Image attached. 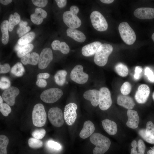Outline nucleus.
<instances>
[{"label":"nucleus","mask_w":154,"mask_h":154,"mask_svg":"<svg viewBox=\"0 0 154 154\" xmlns=\"http://www.w3.org/2000/svg\"><path fill=\"white\" fill-rule=\"evenodd\" d=\"M90 142L96 146L93 151V154H103L109 148L111 141L108 137L99 133H93L90 137Z\"/></svg>","instance_id":"1"},{"label":"nucleus","mask_w":154,"mask_h":154,"mask_svg":"<svg viewBox=\"0 0 154 154\" xmlns=\"http://www.w3.org/2000/svg\"><path fill=\"white\" fill-rule=\"evenodd\" d=\"M113 50V47L111 44L107 43L102 44L95 54L94 58L95 63L100 66L105 65Z\"/></svg>","instance_id":"2"},{"label":"nucleus","mask_w":154,"mask_h":154,"mask_svg":"<svg viewBox=\"0 0 154 154\" xmlns=\"http://www.w3.org/2000/svg\"><path fill=\"white\" fill-rule=\"evenodd\" d=\"M118 30L122 39L126 44L130 45L134 43L136 38L135 34L127 22L121 23Z\"/></svg>","instance_id":"3"},{"label":"nucleus","mask_w":154,"mask_h":154,"mask_svg":"<svg viewBox=\"0 0 154 154\" xmlns=\"http://www.w3.org/2000/svg\"><path fill=\"white\" fill-rule=\"evenodd\" d=\"M32 119L33 125L38 127H41L45 124L46 120V114L44 106L38 103L34 107Z\"/></svg>","instance_id":"4"},{"label":"nucleus","mask_w":154,"mask_h":154,"mask_svg":"<svg viewBox=\"0 0 154 154\" xmlns=\"http://www.w3.org/2000/svg\"><path fill=\"white\" fill-rule=\"evenodd\" d=\"M90 18L93 26L97 31H103L107 29V22L103 16L99 11H93L90 15Z\"/></svg>","instance_id":"5"},{"label":"nucleus","mask_w":154,"mask_h":154,"mask_svg":"<svg viewBox=\"0 0 154 154\" xmlns=\"http://www.w3.org/2000/svg\"><path fill=\"white\" fill-rule=\"evenodd\" d=\"M63 94L62 91L57 88H52L44 91L40 95V98L47 103H54L58 100Z\"/></svg>","instance_id":"6"},{"label":"nucleus","mask_w":154,"mask_h":154,"mask_svg":"<svg viewBox=\"0 0 154 154\" xmlns=\"http://www.w3.org/2000/svg\"><path fill=\"white\" fill-rule=\"evenodd\" d=\"M83 68L81 65L76 66L71 70L70 77L75 82L80 84H83L88 81L89 76L83 72Z\"/></svg>","instance_id":"7"},{"label":"nucleus","mask_w":154,"mask_h":154,"mask_svg":"<svg viewBox=\"0 0 154 154\" xmlns=\"http://www.w3.org/2000/svg\"><path fill=\"white\" fill-rule=\"evenodd\" d=\"M48 119L50 123L54 126L60 127L64 123L62 112L58 107L50 108L48 114Z\"/></svg>","instance_id":"8"},{"label":"nucleus","mask_w":154,"mask_h":154,"mask_svg":"<svg viewBox=\"0 0 154 154\" xmlns=\"http://www.w3.org/2000/svg\"><path fill=\"white\" fill-rule=\"evenodd\" d=\"M77 106L74 103H70L65 107L64 117L66 123L68 125H72L75 122L77 117L76 111Z\"/></svg>","instance_id":"9"},{"label":"nucleus","mask_w":154,"mask_h":154,"mask_svg":"<svg viewBox=\"0 0 154 154\" xmlns=\"http://www.w3.org/2000/svg\"><path fill=\"white\" fill-rule=\"evenodd\" d=\"M63 20L65 24L70 28H77L81 25V21L77 16V14L70 11L64 12Z\"/></svg>","instance_id":"10"},{"label":"nucleus","mask_w":154,"mask_h":154,"mask_svg":"<svg viewBox=\"0 0 154 154\" xmlns=\"http://www.w3.org/2000/svg\"><path fill=\"white\" fill-rule=\"evenodd\" d=\"M99 91L100 96L99 106L101 110L105 111L109 108L112 104L111 93L109 89L105 87L101 88Z\"/></svg>","instance_id":"11"},{"label":"nucleus","mask_w":154,"mask_h":154,"mask_svg":"<svg viewBox=\"0 0 154 154\" xmlns=\"http://www.w3.org/2000/svg\"><path fill=\"white\" fill-rule=\"evenodd\" d=\"M53 58L52 50L48 48L44 49L39 55L38 63V68L40 69L46 68L52 60Z\"/></svg>","instance_id":"12"},{"label":"nucleus","mask_w":154,"mask_h":154,"mask_svg":"<svg viewBox=\"0 0 154 154\" xmlns=\"http://www.w3.org/2000/svg\"><path fill=\"white\" fill-rule=\"evenodd\" d=\"M19 93V90L17 88L11 86L4 91L2 95L3 100L9 105L13 106L16 97Z\"/></svg>","instance_id":"13"},{"label":"nucleus","mask_w":154,"mask_h":154,"mask_svg":"<svg viewBox=\"0 0 154 154\" xmlns=\"http://www.w3.org/2000/svg\"><path fill=\"white\" fill-rule=\"evenodd\" d=\"M150 93L149 86L145 84H141L138 86L135 93V99L138 103L144 104L147 100Z\"/></svg>","instance_id":"14"},{"label":"nucleus","mask_w":154,"mask_h":154,"mask_svg":"<svg viewBox=\"0 0 154 154\" xmlns=\"http://www.w3.org/2000/svg\"><path fill=\"white\" fill-rule=\"evenodd\" d=\"M134 15L137 18L141 19H151L154 18V8L140 7L134 11Z\"/></svg>","instance_id":"15"},{"label":"nucleus","mask_w":154,"mask_h":154,"mask_svg":"<svg viewBox=\"0 0 154 154\" xmlns=\"http://www.w3.org/2000/svg\"><path fill=\"white\" fill-rule=\"evenodd\" d=\"M100 96L99 91L96 89L89 90L86 91L83 94V97L86 100L90 101L94 106L99 105Z\"/></svg>","instance_id":"16"},{"label":"nucleus","mask_w":154,"mask_h":154,"mask_svg":"<svg viewBox=\"0 0 154 154\" xmlns=\"http://www.w3.org/2000/svg\"><path fill=\"white\" fill-rule=\"evenodd\" d=\"M99 41H95L86 44L82 48V52L85 56H90L95 54L102 44Z\"/></svg>","instance_id":"17"},{"label":"nucleus","mask_w":154,"mask_h":154,"mask_svg":"<svg viewBox=\"0 0 154 154\" xmlns=\"http://www.w3.org/2000/svg\"><path fill=\"white\" fill-rule=\"evenodd\" d=\"M128 120L126 125L128 127L132 129L137 127L139 121V117L137 112L132 110H128L127 112Z\"/></svg>","instance_id":"18"},{"label":"nucleus","mask_w":154,"mask_h":154,"mask_svg":"<svg viewBox=\"0 0 154 154\" xmlns=\"http://www.w3.org/2000/svg\"><path fill=\"white\" fill-rule=\"evenodd\" d=\"M95 130L94 123L90 121H86L84 123L83 128L80 133L79 136L82 139H86L90 136Z\"/></svg>","instance_id":"19"},{"label":"nucleus","mask_w":154,"mask_h":154,"mask_svg":"<svg viewBox=\"0 0 154 154\" xmlns=\"http://www.w3.org/2000/svg\"><path fill=\"white\" fill-rule=\"evenodd\" d=\"M47 16L46 12L40 8H36L34 13L31 14L30 19L32 22L37 25L40 24L42 22L43 19Z\"/></svg>","instance_id":"20"},{"label":"nucleus","mask_w":154,"mask_h":154,"mask_svg":"<svg viewBox=\"0 0 154 154\" xmlns=\"http://www.w3.org/2000/svg\"><path fill=\"white\" fill-rule=\"evenodd\" d=\"M117 102L118 105L128 110H131L135 105L132 98L127 95L119 96L117 98Z\"/></svg>","instance_id":"21"},{"label":"nucleus","mask_w":154,"mask_h":154,"mask_svg":"<svg viewBox=\"0 0 154 154\" xmlns=\"http://www.w3.org/2000/svg\"><path fill=\"white\" fill-rule=\"evenodd\" d=\"M102 122L103 128L109 134L113 135L116 133L117 126L115 122L108 119L102 120Z\"/></svg>","instance_id":"22"},{"label":"nucleus","mask_w":154,"mask_h":154,"mask_svg":"<svg viewBox=\"0 0 154 154\" xmlns=\"http://www.w3.org/2000/svg\"><path fill=\"white\" fill-rule=\"evenodd\" d=\"M68 36L79 42H84L86 39L84 34L81 31L76 29L68 28L66 31Z\"/></svg>","instance_id":"23"},{"label":"nucleus","mask_w":154,"mask_h":154,"mask_svg":"<svg viewBox=\"0 0 154 154\" xmlns=\"http://www.w3.org/2000/svg\"><path fill=\"white\" fill-rule=\"evenodd\" d=\"M39 56L38 54L33 52L31 54L28 53L21 58V61L25 65L29 64L35 65L38 63Z\"/></svg>","instance_id":"24"},{"label":"nucleus","mask_w":154,"mask_h":154,"mask_svg":"<svg viewBox=\"0 0 154 154\" xmlns=\"http://www.w3.org/2000/svg\"><path fill=\"white\" fill-rule=\"evenodd\" d=\"M8 28L9 21L7 20H4L0 25V29L2 34L1 41L4 44H7L9 41Z\"/></svg>","instance_id":"25"},{"label":"nucleus","mask_w":154,"mask_h":154,"mask_svg":"<svg viewBox=\"0 0 154 154\" xmlns=\"http://www.w3.org/2000/svg\"><path fill=\"white\" fill-rule=\"evenodd\" d=\"M67 72L64 70L58 71L54 76V79L56 83L59 86H62L66 81Z\"/></svg>","instance_id":"26"},{"label":"nucleus","mask_w":154,"mask_h":154,"mask_svg":"<svg viewBox=\"0 0 154 154\" xmlns=\"http://www.w3.org/2000/svg\"><path fill=\"white\" fill-rule=\"evenodd\" d=\"M20 21V16L17 13L15 12L13 15L11 14L9 20V31H12L14 26L19 23Z\"/></svg>","instance_id":"27"},{"label":"nucleus","mask_w":154,"mask_h":154,"mask_svg":"<svg viewBox=\"0 0 154 154\" xmlns=\"http://www.w3.org/2000/svg\"><path fill=\"white\" fill-rule=\"evenodd\" d=\"M35 35V34L34 32L29 33L20 38L18 40L17 43L22 45L29 44L34 39Z\"/></svg>","instance_id":"28"},{"label":"nucleus","mask_w":154,"mask_h":154,"mask_svg":"<svg viewBox=\"0 0 154 154\" xmlns=\"http://www.w3.org/2000/svg\"><path fill=\"white\" fill-rule=\"evenodd\" d=\"M11 71V73L14 76L20 77L23 74L25 69L21 63L18 62L12 67Z\"/></svg>","instance_id":"29"},{"label":"nucleus","mask_w":154,"mask_h":154,"mask_svg":"<svg viewBox=\"0 0 154 154\" xmlns=\"http://www.w3.org/2000/svg\"><path fill=\"white\" fill-rule=\"evenodd\" d=\"M115 69L117 74L121 77H125L128 74V69L127 67L121 63L117 64L115 67Z\"/></svg>","instance_id":"30"},{"label":"nucleus","mask_w":154,"mask_h":154,"mask_svg":"<svg viewBox=\"0 0 154 154\" xmlns=\"http://www.w3.org/2000/svg\"><path fill=\"white\" fill-rule=\"evenodd\" d=\"M9 139L5 135H0V154H7V147L8 144Z\"/></svg>","instance_id":"31"},{"label":"nucleus","mask_w":154,"mask_h":154,"mask_svg":"<svg viewBox=\"0 0 154 154\" xmlns=\"http://www.w3.org/2000/svg\"><path fill=\"white\" fill-rule=\"evenodd\" d=\"M33 48L34 46L32 44H29L25 45L17 52V55L19 58H22L30 52Z\"/></svg>","instance_id":"32"},{"label":"nucleus","mask_w":154,"mask_h":154,"mask_svg":"<svg viewBox=\"0 0 154 154\" xmlns=\"http://www.w3.org/2000/svg\"><path fill=\"white\" fill-rule=\"evenodd\" d=\"M28 143L29 146L33 149L40 148L43 145V142L42 141L35 138H30L28 140Z\"/></svg>","instance_id":"33"},{"label":"nucleus","mask_w":154,"mask_h":154,"mask_svg":"<svg viewBox=\"0 0 154 154\" xmlns=\"http://www.w3.org/2000/svg\"><path fill=\"white\" fill-rule=\"evenodd\" d=\"M145 131L148 137L154 139V125L151 121H149L147 123Z\"/></svg>","instance_id":"34"},{"label":"nucleus","mask_w":154,"mask_h":154,"mask_svg":"<svg viewBox=\"0 0 154 154\" xmlns=\"http://www.w3.org/2000/svg\"><path fill=\"white\" fill-rule=\"evenodd\" d=\"M131 86L129 82H124L120 88V91L122 95L126 96L129 94L131 90Z\"/></svg>","instance_id":"35"},{"label":"nucleus","mask_w":154,"mask_h":154,"mask_svg":"<svg viewBox=\"0 0 154 154\" xmlns=\"http://www.w3.org/2000/svg\"><path fill=\"white\" fill-rule=\"evenodd\" d=\"M46 133L45 129H40L34 130L31 134L34 138L40 139H42Z\"/></svg>","instance_id":"36"},{"label":"nucleus","mask_w":154,"mask_h":154,"mask_svg":"<svg viewBox=\"0 0 154 154\" xmlns=\"http://www.w3.org/2000/svg\"><path fill=\"white\" fill-rule=\"evenodd\" d=\"M11 82L9 79L7 77H1L0 81V88L2 90H6L10 87Z\"/></svg>","instance_id":"37"},{"label":"nucleus","mask_w":154,"mask_h":154,"mask_svg":"<svg viewBox=\"0 0 154 154\" xmlns=\"http://www.w3.org/2000/svg\"><path fill=\"white\" fill-rule=\"evenodd\" d=\"M0 111L3 116H7L11 112V109L8 104L3 103L0 105Z\"/></svg>","instance_id":"38"},{"label":"nucleus","mask_w":154,"mask_h":154,"mask_svg":"<svg viewBox=\"0 0 154 154\" xmlns=\"http://www.w3.org/2000/svg\"><path fill=\"white\" fill-rule=\"evenodd\" d=\"M139 135L147 142L151 144H154V139L148 137L146 135L145 129H142L139 131Z\"/></svg>","instance_id":"39"},{"label":"nucleus","mask_w":154,"mask_h":154,"mask_svg":"<svg viewBox=\"0 0 154 154\" xmlns=\"http://www.w3.org/2000/svg\"><path fill=\"white\" fill-rule=\"evenodd\" d=\"M145 75L148 79L152 82H154V74L152 70L149 67H146L144 69Z\"/></svg>","instance_id":"40"},{"label":"nucleus","mask_w":154,"mask_h":154,"mask_svg":"<svg viewBox=\"0 0 154 154\" xmlns=\"http://www.w3.org/2000/svg\"><path fill=\"white\" fill-rule=\"evenodd\" d=\"M47 144L49 148L56 150H60L62 147L59 143L52 140L48 141Z\"/></svg>","instance_id":"41"},{"label":"nucleus","mask_w":154,"mask_h":154,"mask_svg":"<svg viewBox=\"0 0 154 154\" xmlns=\"http://www.w3.org/2000/svg\"><path fill=\"white\" fill-rule=\"evenodd\" d=\"M137 147L138 151L137 154H144L145 149V145L143 141L142 140L139 139L137 143Z\"/></svg>","instance_id":"42"},{"label":"nucleus","mask_w":154,"mask_h":154,"mask_svg":"<svg viewBox=\"0 0 154 154\" xmlns=\"http://www.w3.org/2000/svg\"><path fill=\"white\" fill-rule=\"evenodd\" d=\"M31 30L29 26L19 27L17 30V33L19 37H21L25 34Z\"/></svg>","instance_id":"43"},{"label":"nucleus","mask_w":154,"mask_h":154,"mask_svg":"<svg viewBox=\"0 0 154 154\" xmlns=\"http://www.w3.org/2000/svg\"><path fill=\"white\" fill-rule=\"evenodd\" d=\"M142 71L143 68L141 66H137L135 67V73L133 75V78L135 80H138L140 78Z\"/></svg>","instance_id":"44"},{"label":"nucleus","mask_w":154,"mask_h":154,"mask_svg":"<svg viewBox=\"0 0 154 154\" xmlns=\"http://www.w3.org/2000/svg\"><path fill=\"white\" fill-rule=\"evenodd\" d=\"M59 51L63 54H66L69 52L70 48L65 42H62L60 43Z\"/></svg>","instance_id":"45"},{"label":"nucleus","mask_w":154,"mask_h":154,"mask_svg":"<svg viewBox=\"0 0 154 154\" xmlns=\"http://www.w3.org/2000/svg\"><path fill=\"white\" fill-rule=\"evenodd\" d=\"M31 1L35 5L40 7H45L48 2L46 0H32Z\"/></svg>","instance_id":"46"},{"label":"nucleus","mask_w":154,"mask_h":154,"mask_svg":"<svg viewBox=\"0 0 154 154\" xmlns=\"http://www.w3.org/2000/svg\"><path fill=\"white\" fill-rule=\"evenodd\" d=\"M0 73L4 74L7 73L10 70V66L7 63L3 65L0 64Z\"/></svg>","instance_id":"47"},{"label":"nucleus","mask_w":154,"mask_h":154,"mask_svg":"<svg viewBox=\"0 0 154 154\" xmlns=\"http://www.w3.org/2000/svg\"><path fill=\"white\" fill-rule=\"evenodd\" d=\"M61 42L58 40H55L53 41L51 44L52 48L54 50H59Z\"/></svg>","instance_id":"48"},{"label":"nucleus","mask_w":154,"mask_h":154,"mask_svg":"<svg viewBox=\"0 0 154 154\" xmlns=\"http://www.w3.org/2000/svg\"><path fill=\"white\" fill-rule=\"evenodd\" d=\"M36 84L41 88L45 87L47 85V82L46 80L43 79H38L36 82Z\"/></svg>","instance_id":"49"},{"label":"nucleus","mask_w":154,"mask_h":154,"mask_svg":"<svg viewBox=\"0 0 154 154\" xmlns=\"http://www.w3.org/2000/svg\"><path fill=\"white\" fill-rule=\"evenodd\" d=\"M50 76V74L47 73H41L38 74L37 75V79H46Z\"/></svg>","instance_id":"50"},{"label":"nucleus","mask_w":154,"mask_h":154,"mask_svg":"<svg viewBox=\"0 0 154 154\" xmlns=\"http://www.w3.org/2000/svg\"><path fill=\"white\" fill-rule=\"evenodd\" d=\"M58 6L60 8H62L65 7L67 3L66 0H56Z\"/></svg>","instance_id":"51"},{"label":"nucleus","mask_w":154,"mask_h":154,"mask_svg":"<svg viewBox=\"0 0 154 154\" xmlns=\"http://www.w3.org/2000/svg\"><path fill=\"white\" fill-rule=\"evenodd\" d=\"M70 11L73 12L77 14L79 11L78 8L75 5L71 6L70 9Z\"/></svg>","instance_id":"52"},{"label":"nucleus","mask_w":154,"mask_h":154,"mask_svg":"<svg viewBox=\"0 0 154 154\" xmlns=\"http://www.w3.org/2000/svg\"><path fill=\"white\" fill-rule=\"evenodd\" d=\"M12 1L11 0H0V3L5 5H7L10 3Z\"/></svg>","instance_id":"53"},{"label":"nucleus","mask_w":154,"mask_h":154,"mask_svg":"<svg viewBox=\"0 0 154 154\" xmlns=\"http://www.w3.org/2000/svg\"><path fill=\"white\" fill-rule=\"evenodd\" d=\"M24 45H22L18 44V43L15 46L14 49L15 51L17 52L21 49Z\"/></svg>","instance_id":"54"},{"label":"nucleus","mask_w":154,"mask_h":154,"mask_svg":"<svg viewBox=\"0 0 154 154\" xmlns=\"http://www.w3.org/2000/svg\"><path fill=\"white\" fill-rule=\"evenodd\" d=\"M28 23L26 21L21 20L19 23V27H27Z\"/></svg>","instance_id":"55"},{"label":"nucleus","mask_w":154,"mask_h":154,"mask_svg":"<svg viewBox=\"0 0 154 154\" xmlns=\"http://www.w3.org/2000/svg\"><path fill=\"white\" fill-rule=\"evenodd\" d=\"M131 146L133 148H136L137 147V144L136 141L135 140H133L131 143Z\"/></svg>","instance_id":"56"},{"label":"nucleus","mask_w":154,"mask_h":154,"mask_svg":"<svg viewBox=\"0 0 154 154\" xmlns=\"http://www.w3.org/2000/svg\"><path fill=\"white\" fill-rule=\"evenodd\" d=\"M100 1L102 3L106 4H110L112 3L114 0H101Z\"/></svg>","instance_id":"57"},{"label":"nucleus","mask_w":154,"mask_h":154,"mask_svg":"<svg viewBox=\"0 0 154 154\" xmlns=\"http://www.w3.org/2000/svg\"><path fill=\"white\" fill-rule=\"evenodd\" d=\"M131 154H137L136 148H133L131 149Z\"/></svg>","instance_id":"58"},{"label":"nucleus","mask_w":154,"mask_h":154,"mask_svg":"<svg viewBox=\"0 0 154 154\" xmlns=\"http://www.w3.org/2000/svg\"><path fill=\"white\" fill-rule=\"evenodd\" d=\"M147 154H154V146L151 148V149L149 150L147 152Z\"/></svg>","instance_id":"59"},{"label":"nucleus","mask_w":154,"mask_h":154,"mask_svg":"<svg viewBox=\"0 0 154 154\" xmlns=\"http://www.w3.org/2000/svg\"><path fill=\"white\" fill-rule=\"evenodd\" d=\"M3 99L2 97H1V96H0V105H1L3 104Z\"/></svg>","instance_id":"60"},{"label":"nucleus","mask_w":154,"mask_h":154,"mask_svg":"<svg viewBox=\"0 0 154 154\" xmlns=\"http://www.w3.org/2000/svg\"><path fill=\"white\" fill-rule=\"evenodd\" d=\"M151 38L152 40L154 42V33L151 36Z\"/></svg>","instance_id":"61"},{"label":"nucleus","mask_w":154,"mask_h":154,"mask_svg":"<svg viewBox=\"0 0 154 154\" xmlns=\"http://www.w3.org/2000/svg\"><path fill=\"white\" fill-rule=\"evenodd\" d=\"M153 98L154 100V92H153V95H152Z\"/></svg>","instance_id":"62"}]
</instances>
